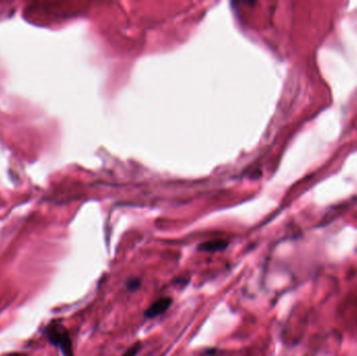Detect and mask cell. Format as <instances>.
I'll list each match as a JSON object with an SVG mask.
<instances>
[{"mask_svg": "<svg viewBox=\"0 0 357 356\" xmlns=\"http://www.w3.org/2000/svg\"><path fill=\"white\" fill-rule=\"evenodd\" d=\"M45 335L50 344L60 348L64 356H74L69 332L62 324L50 323L45 328Z\"/></svg>", "mask_w": 357, "mask_h": 356, "instance_id": "obj_1", "label": "cell"}, {"mask_svg": "<svg viewBox=\"0 0 357 356\" xmlns=\"http://www.w3.org/2000/svg\"><path fill=\"white\" fill-rule=\"evenodd\" d=\"M172 300L168 297H164L159 300H157L155 303H152L150 306L145 310L144 315L148 319H152V317H156L162 313L166 311L171 305Z\"/></svg>", "mask_w": 357, "mask_h": 356, "instance_id": "obj_2", "label": "cell"}, {"mask_svg": "<svg viewBox=\"0 0 357 356\" xmlns=\"http://www.w3.org/2000/svg\"><path fill=\"white\" fill-rule=\"evenodd\" d=\"M228 247V241L223 239L210 240L199 246V250L203 252H219L224 251Z\"/></svg>", "mask_w": 357, "mask_h": 356, "instance_id": "obj_3", "label": "cell"}, {"mask_svg": "<svg viewBox=\"0 0 357 356\" xmlns=\"http://www.w3.org/2000/svg\"><path fill=\"white\" fill-rule=\"evenodd\" d=\"M140 349H141V344H140L139 341H137V342H135L134 345H132L129 349H127L122 354V356H136L138 354V352L140 351Z\"/></svg>", "mask_w": 357, "mask_h": 356, "instance_id": "obj_4", "label": "cell"}, {"mask_svg": "<svg viewBox=\"0 0 357 356\" xmlns=\"http://www.w3.org/2000/svg\"><path fill=\"white\" fill-rule=\"evenodd\" d=\"M140 285H141V280H140V279H138V278L129 279V281L126 282V287L130 290H136L140 287Z\"/></svg>", "mask_w": 357, "mask_h": 356, "instance_id": "obj_5", "label": "cell"}, {"mask_svg": "<svg viewBox=\"0 0 357 356\" xmlns=\"http://www.w3.org/2000/svg\"><path fill=\"white\" fill-rule=\"evenodd\" d=\"M8 356H29L27 354H22V353H11Z\"/></svg>", "mask_w": 357, "mask_h": 356, "instance_id": "obj_6", "label": "cell"}]
</instances>
